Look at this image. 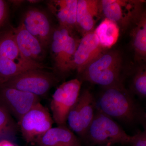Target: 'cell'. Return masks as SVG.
Returning a JSON list of instances; mask_svg holds the SVG:
<instances>
[{
    "label": "cell",
    "mask_w": 146,
    "mask_h": 146,
    "mask_svg": "<svg viewBox=\"0 0 146 146\" xmlns=\"http://www.w3.org/2000/svg\"><path fill=\"white\" fill-rule=\"evenodd\" d=\"M123 60L117 50L104 51L80 74L84 81L103 88L123 83Z\"/></svg>",
    "instance_id": "cell-2"
},
{
    "label": "cell",
    "mask_w": 146,
    "mask_h": 146,
    "mask_svg": "<svg viewBox=\"0 0 146 146\" xmlns=\"http://www.w3.org/2000/svg\"><path fill=\"white\" fill-rule=\"evenodd\" d=\"M0 146H16L10 141L6 139L0 140Z\"/></svg>",
    "instance_id": "cell-24"
},
{
    "label": "cell",
    "mask_w": 146,
    "mask_h": 146,
    "mask_svg": "<svg viewBox=\"0 0 146 146\" xmlns=\"http://www.w3.org/2000/svg\"><path fill=\"white\" fill-rule=\"evenodd\" d=\"M96 100L88 89L80 94L77 101L68 115L67 121L71 130L84 138L95 115Z\"/></svg>",
    "instance_id": "cell-10"
},
{
    "label": "cell",
    "mask_w": 146,
    "mask_h": 146,
    "mask_svg": "<svg viewBox=\"0 0 146 146\" xmlns=\"http://www.w3.org/2000/svg\"><path fill=\"white\" fill-rule=\"evenodd\" d=\"M82 82L75 78L65 82L54 91L50 102L54 121L58 125H66L68 115L77 101Z\"/></svg>",
    "instance_id": "cell-8"
},
{
    "label": "cell",
    "mask_w": 146,
    "mask_h": 146,
    "mask_svg": "<svg viewBox=\"0 0 146 146\" xmlns=\"http://www.w3.org/2000/svg\"><path fill=\"white\" fill-rule=\"evenodd\" d=\"M99 3L97 0H78L76 29L82 36L94 31L101 16Z\"/></svg>",
    "instance_id": "cell-15"
},
{
    "label": "cell",
    "mask_w": 146,
    "mask_h": 146,
    "mask_svg": "<svg viewBox=\"0 0 146 146\" xmlns=\"http://www.w3.org/2000/svg\"><path fill=\"white\" fill-rule=\"evenodd\" d=\"M21 24L46 50L48 48L53 27L44 11L36 8L29 9L24 14Z\"/></svg>",
    "instance_id": "cell-12"
},
{
    "label": "cell",
    "mask_w": 146,
    "mask_h": 146,
    "mask_svg": "<svg viewBox=\"0 0 146 146\" xmlns=\"http://www.w3.org/2000/svg\"><path fill=\"white\" fill-rule=\"evenodd\" d=\"M120 30L115 22L104 18L94 32L98 37L101 46L106 50L111 48L117 42Z\"/></svg>",
    "instance_id": "cell-19"
},
{
    "label": "cell",
    "mask_w": 146,
    "mask_h": 146,
    "mask_svg": "<svg viewBox=\"0 0 146 146\" xmlns=\"http://www.w3.org/2000/svg\"><path fill=\"white\" fill-rule=\"evenodd\" d=\"M40 101L39 97L28 92L0 86V105L18 122Z\"/></svg>",
    "instance_id": "cell-11"
},
{
    "label": "cell",
    "mask_w": 146,
    "mask_h": 146,
    "mask_svg": "<svg viewBox=\"0 0 146 146\" xmlns=\"http://www.w3.org/2000/svg\"><path fill=\"white\" fill-rule=\"evenodd\" d=\"M54 122L48 110L40 102L21 118L18 125L25 141L28 143H35L52 127Z\"/></svg>",
    "instance_id": "cell-9"
},
{
    "label": "cell",
    "mask_w": 146,
    "mask_h": 146,
    "mask_svg": "<svg viewBox=\"0 0 146 146\" xmlns=\"http://www.w3.org/2000/svg\"><path fill=\"white\" fill-rule=\"evenodd\" d=\"M130 31L131 46L134 51L135 60L145 61L146 58V14L144 11L133 25Z\"/></svg>",
    "instance_id": "cell-18"
},
{
    "label": "cell",
    "mask_w": 146,
    "mask_h": 146,
    "mask_svg": "<svg viewBox=\"0 0 146 146\" xmlns=\"http://www.w3.org/2000/svg\"><path fill=\"white\" fill-rule=\"evenodd\" d=\"M145 1L140 0L100 1L101 16L116 23L123 31H125L138 21L144 12Z\"/></svg>",
    "instance_id": "cell-6"
},
{
    "label": "cell",
    "mask_w": 146,
    "mask_h": 146,
    "mask_svg": "<svg viewBox=\"0 0 146 146\" xmlns=\"http://www.w3.org/2000/svg\"><path fill=\"white\" fill-rule=\"evenodd\" d=\"M97 109L84 138L93 145L129 144L131 136L112 118Z\"/></svg>",
    "instance_id": "cell-5"
},
{
    "label": "cell",
    "mask_w": 146,
    "mask_h": 146,
    "mask_svg": "<svg viewBox=\"0 0 146 146\" xmlns=\"http://www.w3.org/2000/svg\"><path fill=\"white\" fill-rule=\"evenodd\" d=\"M18 128L12 116L0 105V138L15 135Z\"/></svg>",
    "instance_id": "cell-21"
},
{
    "label": "cell",
    "mask_w": 146,
    "mask_h": 146,
    "mask_svg": "<svg viewBox=\"0 0 146 146\" xmlns=\"http://www.w3.org/2000/svg\"><path fill=\"white\" fill-rule=\"evenodd\" d=\"M80 39L74 32L58 25L53 27L49 45L55 74L64 76L71 72L74 54Z\"/></svg>",
    "instance_id": "cell-4"
},
{
    "label": "cell",
    "mask_w": 146,
    "mask_h": 146,
    "mask_svg": "<svg viewBox=\"0 0 146 146\" xmlns=\"http://www.w3.org/2000/svg\"><path fill=\"white\" fill-rule=\"evenodd\" d=\"M129 91L141 98L146 97V69L142 66L137 69L131 82Z\"/></svg>",
    "instance_id": "cell-20"
},
{
    "label": "cell",
    "mask_w": 146,
    "mask_h": 146,
    "mask_svg": "<svg viewBox=\"0 0 146 146\" xmlns=\"http://www.w3.org/2000/svg\"><path fill=\"white\" fill-rule=\"evenodd\" d=\"M102 146H112L111 145H103Z\"/></svg>",
    "instance_id": "cell-25"
},
{
    "label": "cell",
    "mask_w": 146,
    "mask_h": 146,
    "mask_svg": "<svg viewBox=\"0 0 146 146\" xmlns=\"http://www.w3.org/2000/svg\"><path fill=\"white\" fill-rule=\"evenodd\" d=\"M103 88L98 109L112 119L127 124L139 123L145 128V112L123 83Z\"/></svg>",
    "instance_id": "cell-1"
},
{
    "label": "cell",
    "mask_w": 146,
    "mask_h": 146,
    "mask_svg": "<svg viewBox=\"0 0 146 146\" xmlns=\"http://www.w3.org/2000/svg\"><path fill=\"white\" fill-rule=\"evenodd\" d=\"M48 68L24 57L16 45L13 30L0 33V86L25 71Z\"/></svg>",
    "instance_id": "cell-3"
},
{
    "label": "cell",
    "mask_w": 146,
    "mask_h": 146,
    "mask_svg": "<svg viewBox=\"0 0 146 146\" xmlns=\"http://www.w3.org/2000/svg\"><path fill=\"white\" fill-rule=\"evenodd\" d=\"M104 51L105 50L101 46L94 32L82 36L72 60L71 72L76 70L80 74L87 65Z\"/></svg>",
    "instance_id": "cell-13"
},
{
    "label": "cell",
    "mask_w": 146,
    "mask_h": 146,
    "mask_svg": "<svg viewBox=\"0 0 146 146\" xmlns=\"http://www.w3.org/2000/svg\"><path fill=\"white\" fill-rule=\"evenodd\" d=\"M46 70L33 69L25 71L1 85L28 92L39 98L44 96L58 82L54 73Z\"/></svg>",
    "instance_id": "cell-7"
},
{
    "label": "cell",
    "mask_w": 146,
    "mask_h": 146,
    "mask_svg": "<svg viewBox=\"0 0 146 146\" xmlns=\"http://www.w3.org/2000/svg\"><path fill=\"white\" fill-rule=\"evenodd\" d=\"M35 144L38 146H82L80 140L66 125L52 127Z\"/></svg>",
    "instance_id": "cell-17"
},
{
    "label": "cell",
    "mask_w": 146,
    "mask_h": 146,
    "mask_svg": "<svg viewBox=\"0 0 146 146\" xmlns=\"http://www.w3.org/2000/svg\"><path fill=\"white\" fill-rule=\"evenodd\" d=\"M77 2L78 0H53L48 1L47 6L59 25L74 32L76 29Z\"/></svg>",
    "instance_id": "cell-16"
},
{
    "label": "cell",
    "mask_w": 146,
    "mask_h": 146,
    "mask_svg": "<svg viewBox=\"0 0 146 146\" xmlns=\"http://www.w3.org/2000/svg\"><path fill=\"white\" fill-rule=\"evenodd\" d=\"M8 14L7 6L5 1L0 0V27L6 20Z\"/></svg>",
    "instance_id": "cell-23"
},
{
    "label": "cell",
    "mask_w": 146,
    "mask_h": 146,
    "mask_svg": "<svg viewBox=\"0 0 146 146\" xmlns=\"http://www.w3.org/2000/svg\"><path fill=\"white\" fill-rule=\"evenodd\" d=\"M129 144L132 146H146V130L138 132L131 136Z\"/></svg>",
    "instance_id": "cell-22"
},
{
    "label": "cell",
    "mask_w": 146,
    "mask_h": 146,
    "mask_svg": "<svg viewBox=\"0 0 146 146\" xmlns=\"http://www.w3.org/2000/svg\"><path fill=\"white\" fill-rule=\"evenodd\" d=\"M13 36L21 54L29 61L44 65L46 49L36 37L27 31L20 24L13 30Z\"/></svg>",
    "instance_id": "cell-14"
}]
</instances>
